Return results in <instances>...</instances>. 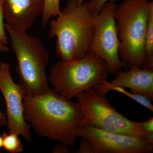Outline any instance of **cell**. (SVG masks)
Returning a JSON list of instances; mask_svg holds the SVG:
<instances>
[{
	"label": "cell",
	"mask_w": 153,
	"mask_h": 153,
	"mask_svg": "<svg viewBox=\"0 0 153 153\" xmlns=\"http://www.w3.org/2000/svg\"><path fill=\"white\" fill-rule=\"evenodd\" d=\"M24 117L38 135L68 146L75 144L82 114L77 102L60 95L53 88L41 95L26 94Z\"/></svg>",
	"instance_id": "cell-1"
},
{
	"label": "cell",
	"mask_w": 153,
	"mask_h": 153,
	"mask_svg": "<svg viewBox=\"0 0 153 153\" xmlns=\"http://www.w3.org/2000/svg\"><path fill=\"white\" fill-rule=\"evenodd\" d=\"M95 14L85 1L77 5L69 0L55 19L50 22V38H56L55 52L63 60L84 57L88 52L94 30Z\"/></svg>",
	"instance_id": "cell-2"
},
{
	"label": "cell",
	"mask_w": 153,
	"mask_h": 153,
	"mask_svg": "<svg viewBox=\"0 0 153 153\" xmlns=\"http://www.w3.org/2000/svg\"><path fill=\"white\" fill-rule=\"evenodd\" d=\"M4 27L16 58L18 83L24 88L27 95L46 93L50 89L47 74L50 55L44 43L27 31L5 23Z\"/></svg>",
	"instance_id": "cell-3"
},
{
	"label": "cell",
	"mask_w": 153,
	"mask_h": 153,
	"mask_svg": "<svg viewBox=\"0 0 153 153\" xmlns=\"http://www.w3.org/2000/svg\"><path fill=\"white\" fill-rule=\"evenodd\" d=\"M151 1L124 0L116 5L114 19L119 40V52L127 70L142 66L148 11Z\"/></svg>",
	"instance_id": "cell-4"
},
{
	"label": "cell",
	"mask_w": 153,
	"mask_h": 153,
	"mask_svg": "<svg viewBox=\"0 0 153 153\" xmlns=\"http://www.w3.org/2000/svg\"><path fill=\"white\" fill-rule=\"evenodd\" d=\"M108 69L104 60L87 52L76 60H61L51 67L48 80L53 89L69 99L107 80Z\"/></svg>",
	"instance_id": "cell-5"
},
{
	"label": "cell",
	"mask_w": 153,
	"mask_h": 153,
	"mask_svg": "<svg viewBox=\"0 0 153 153\" xmlns=\"http://www.w3.org/2000/svg\"><path fill=\"white\" fill-rule=\"evenodd\" d=\"M82 114V126L88 125L109 132L141 137L153 144V133L143 131L136 122L118 112L106 95L89 88L76 96Z\"/></svg>",
	"instance_id": "cell-6"
},
{
	"label": "cell",
	"mask_w": 153,
	"mask_h": 153,
	"mask_svg": "<svg viewBox=\"0 0 153 153\" xmlns=\"http://www.w3.org/2000/svg\"><path fill=\"white\" fill-rule=\"evenodd\" d=\"M116 7L115 2H107L95 15L93 35L87 52L104 60L108 72L112 74L122 68L127 70L119 52V40L114 16Z\"/></svg>",
	"instance_id": "cell-7"
},
{
	"label": "cell",
	"mask_w": 153,
	"mask_h": 153,
	"mask_svg": "<svg viewBox=\"0 0 153 153\" xmlns=\"http://www.w3.org/2000/svg\"><path fill=\"white\" fill-rule=\"evenodd\" d=\"M77 137L85 138L91 143L94 153H151L153 144L141 137L109 132L90 126L80 127Z\"/></svg>",
	"instance_id": "cell-8"
},
{
	"label": "cell",
	"mask_w": 153,
	"mask_h": 153,
	"mask_svg": "<svg viewBox=\"0 0 153 153\" xmlns=\"http://www.w3.org/2000/svg\"><path fill=\"white\" fill-rule=\"evenodd\" d=\"M10 68L8 63L0 62V91L5 101L8 130L30 141L32 139L31 126L24 117L23 100L27 93L24 88L14 82Z\"/></svg>",
	"instance_id": "cell-9"
},
{
	"label": "cell",
	"mask_w": 153,
	"mask_h": 153,
	"mask_svg": "<svg viewBox=\"0 0 153 153\" xmlns=\"http://www.w3.org/2000/svg\"><path fill=\"white\" fill-rule=\"evenodd\" d=\"M111 82L105 80L94 87L97 93L106 95L113 88H128L131 92L141 94L153 100V70L134 66L125 71L120 69Z\"/></svg>",
	"instance_id": "cell-10"
},
{
	"label": "cell",
	"mask_w": 153,
	"mask_h": 153,
	"mask_svg": "<svg viewBox=\"0 0 153 153\" xmlns=\"http://www.w3.org/2000/svg\"><path fill=\"white\" fill-rule=\"evenodd\" d=\"M44 0H4L5 23L27 31L42 14Z\"/></svg>",
	"instance_id": "cell-11"
},
{
	"label": "cell",
	"mask_w": 153,
	"mask_h": 153,
	"mask_svg": "<svg viewBox=\"0 0 153 153\" xmlns=\"http://www.w3.org/2000/svg\"><path fill=\"white\" fill-rule=\"evenodd\" d=\"M144 60L142 67L153 70V1L148 11L144 46Z\"/></svg>",
	"instance_id": "cell-12"
},
{
	"label": "cell",
	"mask_w": 153,
	"mask_h": 153,
	"mask_svg": "<svg viewBox=\"0 0 153 153\" xmlns=\"http://www.w3.org/2000/svg\"><path fill=\"white\" fill-rule=\"evenodd\" d=\"M3 148L8 153H19L22 152L24 148L19 135L15 132H3Z\"/></svg>",
	"instance_id": "cell-13"
},
{
	"label": "cell",
	"mask_w": 153,
	"mask_h": 153,
	"mask_svg": "<svg viewBox=\"0 0 153 153\" xmlns=\"http://www.w3.org/2000/svg\"><path fill=\"white\" fill-rule=\"evenodd\" d=\"M60 0H44V7L41 14L42 25L46 26L52 17L60 13Z\"/></svg>",
	"instance_id": "cell-14"
},
{
	"label": "cell",
	"mask_w": 153,
	"mask_h": 153,
	"mask_svg": "<svg viewBox=\"0 0 153 153\" xmlns=\"http://www.w3.org/2000/svg\"><path fill=\"white\" fill-rule=\"evenodd\" d=\"M117 91L122 94L128 97L134 101L136 102L139 104H140L141 105L153 112V105L152 104V100L146 96L141 94L134 93V92H131V91L129 92V91L126 90L125 88L121 87L113 88L111 89V91Z\"/></svg>",
	"instance_id": "cell-15"
},
{
	"label": "cell",
	"mask_w": 153,
	"mask_h": 153,
	"mask_svg": "<svg viewBox=\"0 0 153 153\" xmlns=\"http://www.w3.org/2000/svg\"><path fill=\"white\" fill-rule=\"evenodd\" d=\"M118 0H90L87 3L89 11L93 14H98L103 5L108 1L115 2Z\"/></svg>",
	"instance_id": "cell-16"
},
{
	"label": "cell",
	"mask_w": 153,
	"mask_h": 153,
	"mask_svg": "<svg viewBox=\"0 0 153 153\" xmlns=\"http://www.w3.org/2000/svg\"><path fill=\"white\" fill-rule=\"evenodd\" d=\"M4 0H0V41L7 44L8 42L6 31L4 27Z\"/></svg>",
	"instance_id": "cell-17"
},
{
	"label": "cell",
	"mask_w": 153,
	"mask_h": 153,
	"mask_svg": "<svg viewBox=\"0 0 153 153\" xmlns=\"http://www.w3.org/2000/svg\"><path fill=\"white\" fill-rule=\"evenodd\" d=\"M77 153H94L93 148L90 142L85 138L81 137Z\"/></svg>",
	"instance_id": "cell-18"
},
{
	"label": "cell",
	"mask_w": 153,
	"mask_h": 153,
	"mask_svg": "<svg viewBox=\"0 0 153 153\" xmlns=\"http://www.w3.org/2000/svg\"><path fill=\"white\" fill-rule=\"evenodd\" d=\"M140 128L146 133H153V117L143 122H137Z\"/></svg>",
	"instance_id": "cell-19"
},
{
	"label": "cell",
	"mask_w": 153,
	"mask_h": 153,
	"mask_svg": "<svg viewBox=\"0 0 153 153\" xmlns=\"http://www.w3.org/2000/svg\"><path fill=\"white\" fill-rule=\"evenodd\" d=\"M68 146L60 143L56 145L53 149L52 152L60 153H68L70 152V150L68 149Z\"/></svg>",
	"instance_id": "cell-20"
},
{
	"label": "cell",
	"mask_w": 153,
	"mask_h": 153,
	"mask_svg": "<svg viewBox=\"0 0 153 153\" xmlns=\"http://www.w3.org/2000/svg\"><path fill=\"white\" fill-rule=\"evenodd\" d=\"M7 124V120L6 114L0 111V126H2Z\"/></svg>",
	"instance_id": "cell-21"
},
{
	"label": "cell",
	"mask_w": 153,
	"mask_h": 153,
	"mask_svg": "<svg viewBox=\"0 0 153 153\" xmlns=\"http://www.w3.org/2000/svg\"><path fill=\"white\" fill-rule=\"evenodd\" d=\"M9 50L8 47L7 46V44H4L0 41V52H7Z\"/></svg>",
	"instance_id": "cell-22"
},
{
	"label": "cell",
	"mask_w": 153,
	"mask_h": 153,
	"mask_svg": "<svg viewBox=\"0 0 153 153\" xmlns=\"http://www.w3.org/2000/svg\"><path fill=\"white\" fill-rule=\"evenodd\" d=\"M71 1H74L77 5L81 4L82 3L85 1V0H71Z\"/></svg>",
	"instance_id": "cell-23"
},
{
	"label": "cell",
	"mask_w": 153,
	"mask_h": 153,
	"mask_svg": "<svg viewBox=\"0 0 153 153\" xmlns=\"http://www.w3.org/2000/svg\"><path fill=\"white\" fill-rule=\"evenodd\" d=\"M3 148V137L0 135V149Z\"/></svg>",
	"instance_id": "cell-24"
}]
</instances>
